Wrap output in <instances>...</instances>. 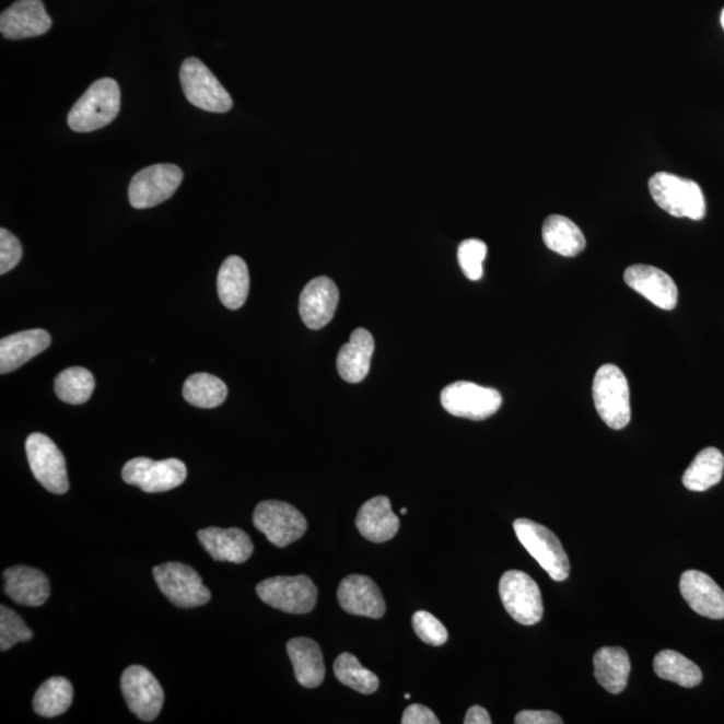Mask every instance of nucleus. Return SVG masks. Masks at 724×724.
<instances>
[{"instance_id": "1", "label": "nucleus", "mask_w": 724, "mask_h": 724, "mask_svg": "<svg viewBox=\"0 0 724 724\" xmlns=\"http://www.w3.org/2000/svg\"><path fill=\"white\" fill-rule=\"evenodd\" d=\"M121 91L112 79H101L87 89L69 112L68 126L74 132L87 133L109 126L120 113Z\"/></svg>"}, {"instance_id": "2", "label": "nucleus", "mask_w": 724, "mask_h": 724, "mask_svg": "<svg viewBox=\"0 0 724 724\" xmlns=\"http://www.w3.org/2000/svg\"><path fill=\"white\" fill-rule=\"evenodd\" d=\"M593 401L604 423L612 430H622L631 421V392L628 379L619 366L605 364L593 379Z\"/></svg>"}, {"instance_id": "3", "label": "nucleus", "mask_w": 724, "mask_h": 724, "mask_svg": "<svg viewBox=\"0 0 724 724\" xmlns=\"http://www.w3.org/2000/svg\"><path fill=\"white\" fill-rule=\"evenodd\" d=\"M650 192L662 210L675 218H688L700 221L705 215V199L702 188L692 180L658 172L651 177Z\"/></svg>"}, {"instance_id": "4", "label": "nucleus", "mask_w": 724, "mask_h": 724, "mask_svg": "<svg viewBox=\"0 0 724 724\" xmlns=\"http://www.w3.org/2000/svg\"><path fill=\"white\" fill-rule=\"evenodd\" d=\"M514 532L519 542L529 551L551 580L565 581L571 574V563L565 549L548 527L530 519H516Z\"/></svg>"}, {"instance_id": "5", "label": "nucleus", "mask_w": 724, "mask_h": 724, "mask_svg": "<svg viewBox=\"0 0 724 724\" xmlns=\"http://www.w3.org/2000/svg\"><path fill=\"white\" fill-rule=\"evenodd\" d=\"M153 575L160 591L176 607L191 609L210 603L209 587L191 567L167 562L154 568Z\"/></svg>"}, {"instance_id": "6", "label": "nucleus", "mask_w": 724, "mask_h": 724, "mask_svg": "<svg viewBox=\"0 0 724 724\" xmlns=\"http://www.w3.org/2000/svg\"><path fill=\"white\" fill-rule=\"evenodd\" d=\"M257 595L265 604L282 612L305 615L316 607L318 589L307 575H279L259 583Z\"/></svg>"}, {"instance_id": "7", "label": "nucleus", "mask_w": 724, "mask_h": 724, "mask_svg": "<svg viewBox=\"0 0 724 724\" xmlns=\"http://www.w3.org/2000/svg\"><path fill=\"white\" fill-rule=\"evenodd\" d=\"M184 94L196 108L211 113H225L233 108V98L198 58H187L180 68Z\"/></svg>"}, {"instance_id": "8", "label": "nucleus", "mask_w": 724, "mask_h": 724, "mask_svg": "<svg viewBox=\"0 0 724 724\" xmlns=\"http://www.w3.org/2000/svg\"><path fill=\"white\" fill-rule=\"evenodd\" d=\"M254 526L277 548L299 541L307 530V521L292 504L281 501L260 502L253 515Z\"/></svg>"}, {"instance_id": "9", "label": "nucleus", "mask_w": 724, "mask_h": 724, "mask_svg": "<svg viewBox=\"0 0 724 724\" xmlns=\"http://www.w3.org/2000/svg\"><path fill=\"white\" fill-rule=\"evenodd\" d=\"M500 596L504 609L522 626H534L542 620L541 591L529 574L509 571L500 581Z\"/></svg>"}, {"instance_id": "10", "label": "nucleus", "mask_w": 724, "mask_h": 724, "mask_svg": "<svg viewBox=\"0 0 724 724\" xmlns=\"http://www.w3.org/2000/svg\"><path fill=\"white\" fill-rule=\"evenodd\" d=\"M26 454L35 479L52 494L62 495L69 490L67 460L57 444L44 433L27 437Z\"/></svg>"}, {"instance_id": "11", "label": "nucleus", "mask_w": 724, "mask_h": 724, "mask_svg": "<svg viewBox=\"0 0 724 724\" xmlns=\"http://www.w3.org/2000/svg\"><path fill=\"white\" fill-rule=\"evenodd\" d=\"M442 406L456 418L480 421L489 419L502 406V395L470 382H456L442 390Z\"/></svg>"}, {"instance_id": "12", "label": "nucleus", "mask_w": 724, "mask_h": 724, "mask_svg": "<svg viewBox=\"0 0 724 724\" xmlns=\"http://www.w3.org/2000/svg\"><path fill=\"white\" fill-rule=\"evenodd\" d=\"M182 182L183 171L174 164H154L141 170L130 182V205L138 210L162 205L177 191Z\"/></svg>"}, {"instance_id": "13", "label": "nucleus", "mask_w": 724, "mask_h": 724, "mask_svg": "<svg viewBox=\"0 0 724 724\" xmlns=\"http://www.w3.org/2000/svg\"><path fill=\"white\" fill-rule=\"evenodd\" d=\"M187 478V467L179 459H130L122 468L124 482L138 486L142 491L164 492L179 488Z\"/></svg>"}, {"instance_id": "14", "label": "nucleus", "mask_w": 724, "mask_h": 724, "mask_svg": "<svg viewBox=\"0 0 724 724\" xmlns=\"http://www.w3.org/2000/svg\"><path fill=\"white\" fill-rule=\"evenodd\" d=\"M121 691L130 711L139 720H156L164 704V691L151 670L142 666H130L121 676Z\"/></svg>"}, {"instance_id": "15", "label": "nucleus", "mask_w": 724, "mask_h": 724, "mask_svg": "<svg viewBox=\"0 0 724 724\" xmlns=\"http://www.w3.org/2000/svg\"><path fill=\"white\" fill-rule=\"evenodd\" d=\"M43 0H17L0 15V32L8 39L39 37L51 28Z\"/></svg>"}, {"instance_id": "16", "label": "nucleus", "mask_w": 724, "mask_h": 724, "mask_svg": "<svg viewBox=\"0 0 724 724\" xmlns=\"http://www.w3.org/2000/svg\"><path fill=\"white\" fill-rule=\"evenodd\" d=\"M340 292L328 277L312 279L302 290L300 314L308 329L318 330L334 319Z\"/></svg>"}, {"instance_id": "17", "label": "nucleus", "mask_w": 724, "mask_h": 724, "mask_svg": "<svg viewBox=\"0 0 724 724\" xmlns=\"http://www.w3.org/2000/svg\"><path fill=\"white\" fill-rule=\"evenodd\" d=\"M337 597L341 608L350 615L382 619L387 610L382 591L366 575H348L338 586Z\"/></svg>"}, {"instance_id": "18", "label": "nucleus", "mask_w": 724, "mask_h": 724, "mask_svg": "<svg viewBox=\"0 0 724 724\" xmlns=\"http://www.w3.org/2000/svg\"><path fill=\"white\" fill-rule=\"evenodd\" d=\"M624 281L634 292L664 311H673L678 305V288L674 279L655 266H629L624 272Z\"/></svg>"}, {"instance_id": "19", "label": "nucleus", "mask_w": 724, "mask_h": 724, "mask_svg": "<svg viewBox=\"0 0 724 724\" xmlns=\"http://www.w3.org/2000/svg\"><path fill=\"white\" fill-rule=\"evenodd\" d=\"M680 592L693 612L712 620L724 619V592L710 575L699 571L682 573Z\"/></svg>"}, {"instance_id": "20", "label": "nucleus", "mask_w": 724, "mask_h": 724, "mask_svg": "<svg viewBox=\"0 0 724 724\" xmlns=\"http://www.w3.org/2000/svg\"><path fill=\"white\" fill-rule=\"evenodd\" d=\"M4 593L25 607H40L50 597V583L46 574L30 567L9 568L3 573Z\"/></svg>"}, {"instance_id": "21", "label": "nucleus", "mask_w": 724, "mask_h": 724, "mask_svg": "<svg viewBox=\"0 0 724 724\" xmlns=\"http://www.w3.org/2000/svg\"><path fill=\"white\" fill-rule=\"evenodd\" d=\"M198 538L215 561L243 563L254 553L250 536L236 527H231V529L209 527V529L200 530Z\"/></svg>"}, {"instance_id": "22", "label": "nucleus", "mask_w": 724, "mask_h": 724, "mask_svg": "<svg viewBox=\"0 0 724 724\" xmlns=\"http://www.w3.org/2000/svg\"><path fill=\"white\" fill-rule=\"evenodd\" d=\"M51 337L44 329L23 330L0 341V373L13 372L50 347Z\"/></svg>"}, {"instance_id": "23", "label": "nucleus", "mask_w": 724, "mask_h": 724, "mask_svg": "<svg viewBox=\"0 0 724 724\" xmlns=\"http://www.w3.org/2000/svg\"><path fill=\"white\" fill-rule=\"evenodd\" d=\"M355 526L367 541L383 544L394 538L400 529V519L392 512L387 497H376L360 509Z\"/></svg>"}, {"instance_id": "24", "label": "nucleus", "mask_w": 724, "mask_h": 724, "mask_svg": "<svg viewBox=\"0 0 724 724\" xmlns=\"http://www.w3.org/2000/svg\"><path fill=\"white\" fill-rule=\"evenodd\" d=\"M375 340L366 329H355L337 355V370L348 383H361L370 373Z\"/></svg>"}, {"instance_id": "25", "label": "nucleus", "mask_w": 724, "mask_h": 724, "mask_svg": "<svg viewBox=\"0 0 724 724\" xmlns=\"http://www.w3.org/2000/svg\"><path fill=\"white\" fill-rule=\"evenodd\" d=\"M288 654L293 663L294 674L302 687L316 688L325 679L323 651L316 641L296 638L288 643Z\"/></svg>"}, {"instance_id": "26", "label": "nucleus", "mask_w": 724, "mask_h": 724, "mask_svg": "<svg viewBox=\"0 0 724 724\" xmlns=\"http://www.w3.org/2000/svg\"><path fill=\"white\" fill-rule=\"evenodd\" d=\"M593 664H595L596 679L605 690L614 696L626 690L631 674V661L624 649L604 646L596 652Z\"/></svg>"}, {"instance_id": "27", "label": "nucleus", "mask_w": 724, "mask_h": 724, "mask_svg": "<svg viewBox=\"0 0 724 724\" xmlns=\"http://www.w3.org/2000/svg\"><path fill=\"white\" fill-rule=\"evenodd\" d=\"M250 292V275L245 260L231 255L224 260L218 275V294L222 304L236 311L245 305Z\"/></svg>"}, {"instance_id": "28", "label": "nucleus", "mask_w": 724, "mask_h": 724, "mask_svg": "<svg viewBox=\"0 0 724 724\" xmlns=\"http://www.w3.org/2000/svg\"><path fill=\"white\" fill-rule=\"evenodd\" d=\"M542 237L549 250L562 257H577L586 246L585 236L571 219L550 215L542 227Z\"/></svg>"}, {"instance_id": "29", "label": "nucleus", "mask_w": 724, "mask_h": 724, "mask_svg": "<svg viewBox=\"0 0 724 724\" xmlns=\"http://www.w3.org/2000/svg\"><path fill=\"white\" fill-rule=\"evenodd\" d=\"M724 471V456L714 447L700 451L682 475V484L690 491H708L720 483Z\"/></svg>"}, {"instance_id": "30", "label": "nucleus", "mask_w": 724, "mask_h": 724, "mask_svg": "<svg viewBox=\"0 0 724 724\" xmlns=\"http://www.w3.org/2000/svg\"><path fill=\"white\" fill-rule=\"evenodd\" d=\"M73 686L62 676L46 680L35 692L33 709L39 716L55 717L65 714L73 703Z\"/></svg>"}, {"instance_id": "31", "label": "nucleus", "mask_w": 724, "mask_h": 724, "mask_svg": "<svg viewBox=\"0 0 724 724\" xmlns=\"http://www.w3.org/2000/svg\"><path fill=\"white\" fill-rule=\"evenodd\" d=\"M654 669L658 678L686 688L697 687L703 679L702 670L697 664L676 651L658 652L654 661Z\"/></svg>"}, {"instance_id": "32", "label": "nucleus", "mask_w": 724, "mask_h": 724, "mask_svg": "<svg viewBox=\"0 0 724 724\" xmlns=\"http://www.w3.org/2000/svg\"><path fill=\"white\" fill-rule=\"evenodd\" d=\"M229 389L221 378L209 373H195L184 384L183 396L198 408H217L227 399Z\"/></svg>"}, {"instance_id": "33", "label": "nucleus", "mask_w": 724, "mask_h": 724, "mask_svg": "<svg viewBox=\"0 0 724 724\" xmlns=\"http://www.w3.org/2000/svg\"><path fill=\"white\" fill-rule=\"evenodd\" d=\"M94 377L85 367L73 366L59 373L55 388L59 400L68 405H84L94 390Z\"/></svg>"}, {"instance_id": "34", "label": "nucleus", "mask_w": 724, "mask_h": 724, "mask_svg": "<svg viewBox=\"0 0 724 724\" xmlns=\"http://www.w3.org/2000/svg\"><path fill=\"white\" fill-rule=\"evenodd\" d=\"M335 674L343 686L365 696L376 692L379 685L377 676L364 668L359 658L352 654H342L336 658Z\"/></svg>"}, {"instance_id": "35", "label": "nucleus", "mask_w": 724, "mask_h": 724, "mask_svg": "<svg viewBox=\"0 0 724 724\" xmlns=\"http://www.w3.org/2000/svg\"><path fill=\"white\" fill-rule=\"evenodd\" d=\"M32 639V629L25 624L22 617L2 605L0 607V650L9 651L15 644Z\"/></svg>"}, {"instance_id": "36", "label": "nucleus", "mask_w": 724, "mask_h": 724, "mask_svg": "<svg viewBox=\"0 0 724 724\" xmlns=\"http://www.w3.org/2000/svg\"><path fill=\"white\" fill-rule=\"evenodd\" d=\"M488 255V246L483 241L467 240L460 243L458 260L462 271L470 281H479L483 276V260Z\"/></svg>"}, {"instance_id": "37", "label": "nucleus", "mask_w": 724, "mask_h": 724, "mask_svg": "<svg viewBox=\"0 0 724 724\" xmlns=\"http://www.w3.org/2000/svg\"><path fill=\"white\" fill-rule=\"evenodd\" d=\"M412 627L414 633L425 644L441 646L447 643V628L443 626L441 620L436 619L430 612H425V610H419V612L413 615Z\"/></svg>"}, {"instance_id": "38", "label": "nucleus", "mask_w": 724, "mask_h": 724, "mask_svg": "<svg viewBox=\"0 0 724 724\" xmlns=\"http://www.w3.org/2000/svg\"><path fill=\"white\" fill-rule=\"evenodd\" d=\"M23 255L21 242L9 230H0V275H5L21 262Z\"/></svg>"}, {"instance_id": "39", "label": "nucleus", "mask_w": 724, "mask_h": 724, "mask_svg": "<svg viewBox=\"0 0 724 724\" xmlns=\"http://www.w3.org/2000/svg\"><path fill=\"white\" fill-rule=\"evenodd\" d=\"M516 724H561L560 715L551 711L526 710L515 716Z\"/></svg>"}, {"instance_id": "40", "label": "nucleus", "mask_w": 724, "mask_h": 724, "mask_svg": "<svg viewBox=\"0 0 724 724\" xmlns=\"http://www.w3.org/2000/svg\"><path fill=\"white\" fill-rule=\"evenodd\" d=\"M402 724H439L441 721L433 712L421 704H412L402 714Z\"/></svg>"}, {"instance_id": "41", "label": "nucleus", "mask_w": 724, "mask_h": 724, "mask_svg": "<svg viewBox=\"0 0 724 724\" xmlns=\"http://www.w3.org/2000/svg\"><path fill=\"white\" fill-rule=\"evenodd\" d=\"M491 716L486 709L480 708V705H472L471 709H468L465 724H491Z\"/></svg>"}, {"instance_id": "42", "label": "nucleus", "mask_w": 724, "mask_h": 724, "mask_svg": "<svg viewBox=\"0 0 724 724\" xmlns=\"http://www.w3.org/2000/svg\"><path fill=\"white\" fill-rule=\"evenodd\" d=\"M400 513H401L402 515H406V514L408 513V510L405 509V507H402V509L400 510Z\"/></svg>"}, {"instance_id": "43", "label": "nucleus", "mask_w": 724, "mask_h": 724, "mask_svg": "<svg viewBox=\"0 0 724 724\" xmlns=\"http://www.w3.org/2000/svg\"><path fill=\"white\" fill-rule=\"evenodd\" d=\"M721 22H722V26L724 28V10L722 11Z\"/></svg>"}, {"instance_id": "44", "label": "nucleus", "mask_w": 724, "mask_h": 724, "mask_svg": "<svg viewBox=\"0 0 724 724\" xmlns=\"http://www.w3.org/2000/svg\"><path fill=\"white\" fill-rule=\"evenodd\" d=\"M406 699H411V696H409V693H406Z\"/></svg>"}]
</instances>
